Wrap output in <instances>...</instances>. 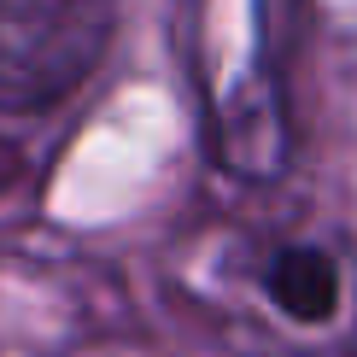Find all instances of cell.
<instances>
[{
	"mask_svg": "<svg viewBox=\"0 0 357 357\" xmlns=\"http://www.w3.org/2000/svg\"><path fill=\"white\" fill-rule=\"evenodd\" d=\"M112 0H0V112H47L112 47Z\"/></svg>",
	"mask_w": 357,
	"mask_h": 357,
	"instance_id": "obj_1",
	"label": "cell"
},
{
	"mask_svg": "<svg viewBox=\"0 0 357 357\" xmlns=\"http://www.w3.org/2000/svg\"><path fill=\"white\" fill-rule=\"evenodd\" d=\"M270 299L293 322H328L340 310V264L322 246H287L270 264Z\"/></svg>",
	"mask_w": 357,
	"mask_h": 357,
	"instance_id": "obj_2",
	"label": "cell"
},
{
	"mask_svg": "<svg viewBox=\"0 0 357 357\" xmlns=\"http://www.w3.org/2000/svg\"><path fill=\"white\" fill-rule=\"evenodd\" d=\"M6 176H12V153H6V146H0V182H6Z\"/></svg>",
	"mask_w": 357,
	"mask_h": 357,
	"instance_id": "obj_3",
	"label": "cell"
}]
</instances>
